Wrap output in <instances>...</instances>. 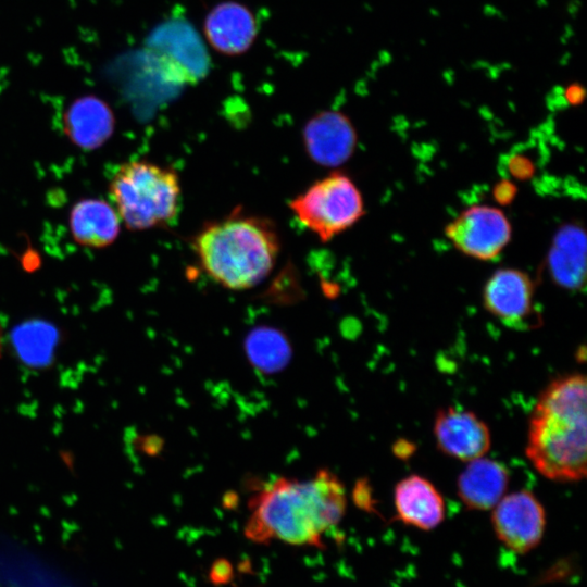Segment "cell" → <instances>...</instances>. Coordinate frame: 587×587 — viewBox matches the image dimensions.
<instances>
[{"instance_id": "1", "label": "cell", "mask_w": 587, "mask_h": 587, "mask_svg": "<svg viewBox=\"0 0 587 587\" xmlns=\"http://www.w3.org/2000/svg\"><path fill=\"white\" fill-rule=\"evenodd\" d=\"M248 508L243 532L249 540L321 547L323 535L344 517L347 496L337 475L321 469L309 479L279 476L262 484Z\"/></svg>"}, {"instance_id": "2", "label": "cell", "mask_w": 587, "mask_h": 587, "mask_svg": "<svg viewBox=\"0 0 587 587\" xmlns=\"http://www.w3.org/2000/svg\"><path fill=\"white\" fill-rule=\"evenodd\" d=\"M586 384L582 373L553 378L529 416L525 454L552 482L576 483L586 476Z\"/></svg>"}, {"instance_id": "3", "label": "cell", "mask_w": 587, "mask_h": 587, "mask_svg": "<svg viewBox=\"0 0 587 587\" xmlns=\"http://www.w3.org/2000/svg\"><path fill=\"white\" fill-rule=\"evenodd\" d=\"M191 247L208 277L240 291L261 284L272 273L280 239L272 220L236 210L202 226Z\"/></svg>"}, {"instance_id": "4", "label": "cell", "mask_w": 587, "mask_h": 587, "mask_svg": "<svg viewBox=\"0 0 587 587\" xmlns=\"http://www.w3.org/2000/svg\"><path fill=\"white\" fill-rule=\"evenodd\" d=\"M109 195L130 230L170 226L182 209V186L175 170L146 160L121 164L110 179Z\"/></svg>"}, {"instance_id": "5", "label": "cell", "mask_w": 587, "mask_h": 587, "mask_svg": "<svg viewBox=\"0 0 587 587\" xmlns=\"http://www.w3.org/2000/svg\"><path fill=\"white\" fill-rule=\"evenodd\" d=\"M289 208L297 220L327 242L352 227L364 214L362 195L353 180L333 172L294 197Z\"/></svg>"}, {"instance_id": "6", "label": "cell", "mask_w": 587, "mask_h": 587, "mask_svg": "<svg viewBox=\"0 0 587 587\" xmlns=\"http://www.w3.org/2000/svg\"><path fill=\"white\" fill-rule=\"evenodd\" d=\"M511 234L507 215L485 204L465 209L446 227L447 238L460 252L480 261L499 257Z\"/></svg>"}, {"instance_id": "7", "label": "cell", "mask_w": 587, "mask_h": 587, "mask_svg": "<svg viewBox=\"0 0 587 587\" xmlns=\"http://www.w3.org/2000/svg\"><path fill=\"white\" fill-rule=\"evenodd\" d=\"M491 510L494 532L507 548L527 553L540 544L547 524L546 511L530 490L505 494Z\"/></svg>"}, {"instance_id": "8", "label": "cell", "mask_w": 587, "mask_h": 587, "mask_svg": "<svg viewBox=\"0 0 587 587\" xmlns=\"http://www.w3.org/2000/svg\"><path fill=\"white\" fill-rule=\"evenodd\" d=\"M433 434L441 453L463 462L484 457L491 446L488 425L473 411L455 407L437 410Z\"/></svg>"}, {"instance_id": "9", "label": "cell", "mask_w": 587, "mask_h": 587, "mask_svg": "<svg viewBox=\"0 0 587 587\" xmlns=\"http://www.w3.org/2000/svg\"><path fill=\"white\" fill-rule=\"evenodd\" d=\"M535 287L532 278L515 268H500L483 289L484 308L504 325L525 328L535 314Z\"/></svg>"}, {"instance_id": "10", "label": "cell", "mask_w": 587, "mask_h": 587, "mask_svg": "<svg viewBox=\"0 0 587 587\" xmlns=\"http://www.w3.org/2000/svg\"><path fill=\"white\" fill-rule=\"evenodd\" d=\"M302 142L309 158L321 166L335 167L353 153L357 133L350 118L336 110L321 111L302 128Z\"/></svg>"}, {"instance_id": "11", "label": "cell", "mask_w": 587, "mask_h": 587, "mask_svg": "<svg viewBox=\"0 0 587 587\" xmlns=\"http://www.w3.org/2000/svg\"><path fill=\"white\" fill-rule=\"evenodd\" d=\"M205 41L217 53L238 57L254 45L259 23L253 11L236 0L216 3L203 20Z\"/></svg>"}, {"instance_id": "12", "label": "cell", "mask_w": 587, "mask_h": 587, "mask_svg": "<svg viewBox=\"0 0 587 587\" xmlns=\"http://www.w3.org/2000/svg\"><path fill=\"white\" fill-rule=\"evenodd\" d=\"M396 519L422 530H432L445 520L442 495L426 477L411 474L394 489Z\"/></svg>"}, {"instance_id": "13", "label": "cell", "mask_w": 587, "mask_h": 587, "mask_svg": "<svg viewBox=\"0 0 587 587\" xmlns=\"http://www.w3.org/2000/svg\"><path fill=\"white\" fill-rule=\"evenodd\" d=\"M510 472L502 463L484 457L469 461L457 479V494L470 510L492 509L507 494Z\"/></svg>"}, {"instance_id": "14", "label": "cell", "mask_w": 587, "mask_h": 587, "mask_svg": "<svg viewBox=\"0 0 587 587\" xmlns=\"http://www.w3.org/2000/svg\"><path fill=\"white\" fill-rule=\"evenodd\" d=\"M64 132L77 147L91 150L111 137L115 118L110 105L97 96L76 98L63 114Z\"/></svg>"}, {"instance_id": "15", "label": "cell", "mask_w": 587, "mask_h": 587, "mask_svg": "<svg viewBox=\"0 0 587 587\" xmlns=\"http://www.w3.org/2000/svg\"><path fill=\"white\" fill-rule=\"evenodd\" d=\"M74 240L85 247L103 248L118 236L121 218L112 204L101 199H84L70 213Z\"/></svg>"}, {"instance_id": "16", "label": "cell", "mask_w": 587, "mask_h": 587, "mask_svg": "<svg viewBox=\"0 0 587 587\" xmlns=\"http://www.w3.org/2000/svg\"><path fill=\"white\" fill-rule=\"evenodd\" d=\"M552 278L562 287L577 289L585 277V235L574 225L560 229L548 258Z\"/></svg>"}, {"instance_id": "17", "label": "cell", "mask_w": 587, "mask_h": 587, "mask_svg": "<svg viewBox=\"0 0 587 587\" xmlns=\"http://www.w3.org/2000/svg\"><path fill=\"white\" fill-rule=\"evenodd\" d=\"M14 348L28 365L48 364L57 345L55 329L41 322H32L17 327L13 335Z\"/></svg>"}, {"instance_id": "18", "label": "cell", "mask_w": 587, "mask_h": 587, "mask_svg": "<svg viewBox=\"0 0 587 587\" xmlns=\"http://www.w3.org/2000/svg\"><path fill=\"white\" fill-rule=\"evenodd\" d=\"M586 97L585 87L578 83L570 84L564 90V99L569 104H580Z\"/></svg>"}]
</instances>
